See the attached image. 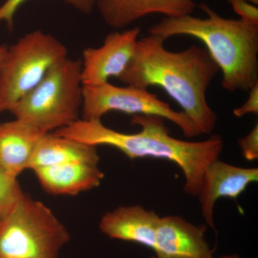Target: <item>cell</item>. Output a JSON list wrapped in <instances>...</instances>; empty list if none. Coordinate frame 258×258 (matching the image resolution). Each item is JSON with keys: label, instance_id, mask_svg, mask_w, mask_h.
<instances>
[{"label": "cell", "instance_id": "6da1fadb", "mask_svg": "<svg viewBox=\"0 0 258 258\" xmlns=\"http://www.w3.org/2000/svg\"><path fill=\"white\" fill-rule=\"evenodd\" d=\"M164 42L153 35L138 40L132 60L118 80L126 86L163 88L201 134L209 135L216 126L217 115L209 106L207 91L220 69L206 48L191 45L171 52Z\"/></svg>", "mask_w": 258, "mask_h": 258}, {"label": "cell", "instance_id": "7a4b0ae2", "mask_svg": "<svg viewBox=\"0 0 258 258\" xmlns=\"http://www.w3.org/2000/svg\"><path fill=\"white\" fill-rule=\"evenodd\" d=\"M132 122L140 125L138 133H121L103 125L101 120L84 119L54 133L93 147L109 146L131 159L152 157L172 161L184 174L185 193L198 197L207 166L220 159L224 147L221 136L214 134L202 142H186L171 137L165 119L158 115H134Z\"/></svg>", "mask_w": 258, "mask_h": 258}, {"label": "cell", "instance_id": "3957f363", "mask_svg": "<svg viewBox=\"0 0 258 258\" xmlns=\"http://www.w3.org/2000/svg\"><path fill=\"white\" fill-rule=\"evenodd\" d=\"M198 7L208 18H164L149 28V35L165 41L176 35L198 39L222 71V87L248 92L258 83V26L222 18L206 3Z\"/></svg>", "mask_w": 258, "mask_h": 258}, {"label": "cell", "instance_id": "277c9868", "mask_svg": "<svg viewBox=\"0 0 258 258\" xmlns=\"http://www.w3.org/2000/svg\"><path fill=\"white\" fill-rule=\"evenodd\" d=\"M83 100L81 60L67 57L54 66L10 112L16 119L47 134L79 119Z\"/></svg>", "mask_w": 258, "mask_h": 258}, {"label": "cell", "instance_id": "5b68a950", "mask_svg": "<svg viewBox=\"0 0 258 258\" xmlns=\"http://www.w3.org/2000/svg\"><path fill=\"white\" fill-rule=\"evenodd\" d=\"M70 239L46 205L23 193L0 222V258H59Z\"/></svg>", "mask_w": 258, "mask_h": 258}, {"label": "cell", "instance_id": "8992f818", "mask_svg": "<svg viewBox=\"0 0 258 258\" xmlns=\"http://www.w3.org/2000/svg\"><path fill=\"white\" fill-rule=\"evenodd\" d=\"M67 57L66 45L40 30L29 32L8 47L0 64V114L11 111L54 66Z\"/></svg>", "mask_w": 258, "mask_h": 258}, {"label": "cell", "instance_id": "52a82bcc", "mask_svg": "<svg viewBox=\"0 0 258 258\" xmlns=\"http://www.w3.org/2000/svg\"><path fill=\"white\" fill-rule=\"evenodd\" d=\"M110 111L129 115H154L177 125L185 137L201 135L200 129L183 111H176L147 88L126 86L118 87L108 82L83 86L82 119L101 120Z\"/></svg>", "mask_w": 258, "mask_h": 258}, {"label": "cell", "instance_id": "ba28073f", "mask_svg": "<svg viewBox=\"0 0 258 258\" xmlns=\"http://www.w3.org/2000/svg\"><path fill=\"white\" fill-rule=\"evenodd\" d=\"M140 28L111 32L99 47L83 51L81 79L83 86H95L117 79L124 72L135 52Z\"/></svg>", "mask_w": 258, "mask_h": 258}, {"label": "cell", "instance_id": "9c48e42d", "mask_svg": "<svg viewBox=\"0 0 258 258\" xmlns=\"http://www.w3.org/2000/svg\"><path fill=\"white\" fill-rule=\"evenodd\" d=\"M206 224L195 225L182 217L159 218L154 252L157 258H215L205 239Z\"/></svg>", "mask_w": 258, "mask_h": 258}, {"label": "cell", "instance_id": "30bf717a", "mask_svg": "<svg viewBox=\"0 0 258 258\" xmlns=\"http://www.w3.org/2000/svg\"><path fill=\"white\" fill-rule=\"evenodd\" d=\"M258 181V168L231 165L220 159L208 164L198 198L206 225L215 230L214 209L220 198L236 199L251 183Z\"/></svg>", "mask_w": 258, "mask_h": 258}, {"label": "cell", "instance_id": "8fae6325", "mask_svg": "<svg viewBox=\"0 0 258 258\" xmlns=\"http://www.w3.org/2000/svg\"><path fill=\"white\" fill-rule=\"evenodd\" d=\"M197 7L195 0H96V8L104 23L117 30L155 13L165 18L191 15Z\"/></svg>", "mask_w": 258, "mask_h": 258}, {"label": "cell", "instance_id": "7c38bea8", "mask_svg": "<svg viewBox=\"0 0 258 258\" xmlns=\"http://www.w3.org/2000/svg\"><path fill=\"white\" fill-rule=\"evenodd\" d=\"M159 217L154 210L139 205L122 206L106 212L99 228L107 237L146 246L154 249Z\"/></svg>", "mask_w": 258, "mask_h": 258}, {"label": "cell", "instance_id": "4fadbf2b", "mask_svg": "<svg viewBox=\"0 0 258 258\" xmlns=\"http://www.w3.org/2000/svg\"><path fill=\"white\" fill-rule=\"evenodd\" d=\"M32 171L42 187L56 195L75 196L98 187L104 178L98 164L92 163H70Z\"/></svg>", "mask_w": 258, "mask_h": 258}, {"label": "cell", "instance_id": "5bb4252c", "mask_svg": "<svg viewBox=\"0 0 258 258\" xmlns=\"http://www.w3.org/2000/svg\"><path fill=\"white\" fill-rule=\"evenodd\" d=\"M44 134L16 118L0 123V166L18 178L29 169L37 142Z\"/></svg>", "mask_w": 258, "mask_h": 258}, {"label": "cell", "instance_id": "9a60e30c", "mask_svg": "<svg viewBox=\"0 0 258 258\" xmlns=\"http://www.w3.org/2000/svg\"><path fill=\"white\" fill-rule=\"evenodd\" d=\"M99 161L96 147L50 132L39 139L29 169L34 170L37 168L70 163L99 164Z\"/></svg>", "mask_w": 258, "mask_h": 258}, {"label": "cell", "instance_id": "2e32d148", "mask_svg": "<svg viewBox=\"0 0 258 258\" xmlns=\"http://www.w3.org/2000/svg\"><path fill=\"white\" fill-rule=\"evenodd\" d=\"M23 193L18 178L0 166V222L9 215Z\"/></svg>", "mask_w": 258, "mask_h": 258}, {"label": "cell", "instance_id": "e0dca14e", "mask_svg": "<svg viewBox=\"0 0 258 258\" xmlns=\"http://www.w3.org/2000/svg\"><path fill=\"white\" fill-rule=\"evenodd\" d=\"M28 0H6L0 7V23L5 22L10 30L14 27L15 13L22 5ZM66 4L73 7L80 13L88 15L96 8V0H63Z\"/></svg>", "mask_w": 258, "mask_h": 258}, {"label": "cell", "instance_id": "ac0fdd59", "mask_svg": "<svg viewBox=\"0 0 258 258\" xmlns=\"http://www.w3.org/2000/svg\"><path fill=\"white\" fill-rule=\"evenodd\" d=\"M242 157L246 160L252 161L258 159V124L254 125L247 136L238 140Z\"/></svg>", "mask_w": 258, "mask_h": 258}, {"label": "cell", "instance_id": "d6986e66", "mask_svg": "<svg viewBox=\"0 0 258 258\" xmlns=\"http://www.w3.org/2000/svg\"><path fill=\"white\" fill-rule=\"evenodd\" d=\"M234 12L240 15V20L249 25L258 26V8L257 5L248 2L237 0L230 3Z\"/></svg>", "mask_w": 258, "mask_h": 258}, {"label": "cell", "instance_id": "ffe728a7", "mask_svg": "<svg viewBox=\"0 0 258 258\" xmlns=\"http://www.w3.org/2000/svg\"><path fill=\"white\" fill-rule=\"evenodd\" d=\"M249 97L243 105L235 108L233 114L237 118H241L248 113L258 114V83L249 89Z\"/></svg>", "mask_w": 258, "mask_h": 258}, {"label": "cell", "instance_id": "44dd1931", "mask_svg": "<svg viewBox=\"0 0 258 258\" xmlns=\"http://www.w3.org/2000/svg\"><path fill=\"white\" fill-rule=\"evenodd\" d=\"M8 48V46H7V45H0V64H1L2 61H3V58H4L5 53H6Z\"/></svg>", "mask_w": 258, "mask_h": 258}, {"label": "cell", "instance_id": "7402d4cb", "mask_svg": "<svg viewBox=\"0 0 258 258\" xmlns=\"http://www.w3.org/2000/svg\"><path fill=\"white\" fill-rule=\"evenodd\" d=\"M151 258H157V257H155V256H153V257H152ZM219 258H243V257H240V255H238V254H227V255L222 256V257H220Z\"/></svg>", "mask_w": 258, "mask_h": 258}, {"label": "cell", "instance_id": "603a6c76", "mask_svg": "<svg viewBox=\"0 0 258 258\" xmlns=\"http://www.w3.org/2000/svg\"><path fill=\"white\" fill-rule=\"evenodd\" d=\"M226 1L228 2V3H232L233 1H237V0H226ZM242 1H246L248 2V3H252V4H254L255 5H258V0H242Z\"/></svg>", "mask_w": 258, "mask_h": 258}]
</instances>
